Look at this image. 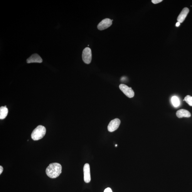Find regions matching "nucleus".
<instances>
[{"label": "nucleus", "mask_w": 192, "mask_h": 192, "mask_svg": "<svg viewBox=\"0 0 192 192\" xmlns=\"http://www.w3.org/2000/svg\"><path fill=\"white\" fill-rule=\"evenodd\" d=\"M62 166L60 164L53 163L50 164L46 169V173L51 178H56L60 175L62 172Z\"/></svg>", "instance_id": "obj_1"}, {"label": "nucleus", "mask_w": 192, "mask_h": 192, "mask_svg": "<svg viewBox=\"0 0 192 192\" xmlns=\"http://www.w3.org/2000/svg\"><path fill=\"white\" fill-rule=\"evenodd\" d=\"M46 129L45 127L39 125L33 130L31 135V137L34 141H38L43 139L45 136Z\"/></svg>", "instance_id": "obj_2"}, {"label": "nucleus", "mask_w": 192, "mask_h": 192, "mask_svg": "<svg viewBox=\"0 0 192 192\" xmlns=\"http://www.w3.org/2000/svg\"><path fill=\"white\" fill-rule=\"evenodd\" d=\"M83 60L85 63L89 64L92 59V51L89 48H86L84 49L82 53Z\"/></svg>", "instance_id": "obj_3"}, {"label": "nucleus", "mask_w": 192, "mask_h": 192, "mask_svg": "<svg viewBox=\"0 0 192 192\" xmlns=\"http://www.w3.org/2000/svg\"><path fill=\"white\" fill-rule=\"evenodd\" d=\"M120 89L127 97L132 98L134 97L135 93L131 87H129L124 84H121L119 85Z\"/></svg>", "instance_id": "obj_4"}, {"label": "nucleus", "mask_w": 192, "mask_h": 192, "mask_svg": "<svg viewBox=\"0 0 192 192\" xmlns=\"http://www.w3.org/2000/svg\"><path fill=\"white\" fill-rule=\"evenodd\" d=\"M121 123L120 119L116 118L111 121L108 126V131L110 132H113L115 131L119 128Z\"/></svg>", "instance_id": "obj_5"}, {"label": "nucleus", "mask_w": 192, "mask_h": 192, "mask_svg": "<svg viewBox=\"0 0 192 192\" xmlns=\"http://www.w3.org/2000/svg\"><path fill=\"white\" fill-rule=\"evenodd\" d=\"M112 21L109 18L103 20L98 25V29L100 30H103L107 29L112 25Z\"/></svg>", "instance_id": "obj_6"}, {"label": "nucleus", "mask_w": 192, "mask_h": 192, "mask_svg": "<svg viewBox=\"0 0 192 192\" xmlns=\"http://www.w3.org/2000/svg\"><path fill=\"white\" fill-rule=\"evenodd\" d=\"M84 179L86 183H89L91 181L90 168L89 164L86 163L83 168Z\"/></svg>", "instance_id": "obj_7"}, {"label": "nucleus", "mask_w": 192, "mask_h": 192, "mask_svg": "<svg viewBox=\"0 0 192 192\" xmlns=\"http://www.w3.org/2000/svg\"><path fill=\"white\" fill-rule=\"evenodd\" d=\"M42 62V59L40 56L36 53L33 54L27 60V63H41Z\"/></svg>", "instance_id": "obj_8"}, {"label": "nucleus", "mask_w": 192, "mask_h": 192, "mask_svg": "<svg viewBox=\"0 0 192 192\" xmlns=\"http://www.w3.org/2000/svg\"><path fill=\"white\" fill-rule=\"evenodd\" d=\"M189 11V9L188 8H185L183 9L177 18V21L179 23H183L186 18Z\"/></svg>", "instance_id": "obj_9"}, {"label": "nucleus", "mask_w": 192, "mask_h": 192, "mask_svg": "<svg viewBox=\"0 0 192 192\" xmlns=\"http://www.w3.org/2000/svg\"><path fill=\"white\" fill-rule=\"evenodd\" d=\"M176 115L179 118L183 117H189L191 116L190 113L188 110L184 109L178 110L176 112Z\"/></svg>", "instance_id": "obj_10"}, {"label": "nucleus", "mask_w": 192, "mask_h": 192, "mask_svg": "<svg viewBox=\"0 0 192 192\" xmlns=\"http://www.w3.org/2000/svg\"><path fill=\"white\" fill-rule=\"evenodd\" d=\"M8 114V108L5 107H2L0 108V119H5Z\"/></svg>", "instance_id": "obj_11"}, {"label": "nucleus", "mask_w": 192, "mask_h": 192, "mask_svg": "<svg viewBox=\"0 0 192 192\" xmlns=\"http://www.w3.org/2000/svg\"><path fill=\"white\" fill-rule=\"evenodd\" d=\"M171 102L174 107H177L180 105V101L179 98L176 96H174L171 98Z\"/></svg>", "instance_id": "obj_12"}, {"label": "nucleus", "mask_w": 192, "mask_h": 192, "mask_svg": "<svg viewBox=\"0 0 192 192\" xmlns=\"http://www.w3.org/2000/svg\"><path fill=\"white\" fill-rule=\"evenodd\" d=\"M184 101L188 103V104L190 106L192 107V97L190 95H187L186 97L184 98Z\"/></svg>", "instance_id": "obj_13"}, {"label": "nucleus", "mask_w": 192, "mask_h": 192, "mask_svg": "<svg viewBox=\"0 0 192 192\" xmlns=\"http://www.w3.org/2000/svg\"><path fill=\"white\" fill-rule=\"evenodd\" d=\"M162 0H152V2L154 4H157L162 2Z\"/></svg>", "instance_id": "obj_14"}, {"label": "nucleus", "mask_w": 192, "mask_h": 192, "mask_svg": "<svg viewBox=\"0 0 192 192\" xmlns=\"http://www.w3.org/2000/svg\"><path fill=\"white\" fill-rule=\"evenodd\" d=\"M104 192H112L111 189L108 188L105 190Z\"/></svg>", "instance_id": "obj_15"}, {"label": "nucleus", "mask_w": 192, "mask_h": 192, "mask_svg": "<svg viewBox=\"0 0 192 192\" xmlns=\"http://www.w3.org/2000/svg\"><path fill=\"white\" fill-rule=\"evenodd\" d=\"M3 171V167L1 166H0V174H1L2 172Z\"/></svg>", "instance_id": "obj_16"}, {"label": "nucleus", "mask_w": 192, "mask_h": 192, "mask_svg": "<svg viewBox=\"0 0 192 192\" xmlns=\"http://www.w3.org/2000/svg\"><path fill=\"white\" fill-rule=\"evenodd\" d=\"M180 25V23H179V22H177V23L176 24V27H178Z\"/></svg>", "instance_id": "obj_17"}, {"label": "nucleus", "mask_w": 192, "mask_h": 192, "mask_svg": "<svg viewBox=\"0 0 192 192\" xmlns=\"http://www.w3.org/2000/svg\"><path fill=\"white\" fill-rule=\"evenodd\" d=\"M117 144H116V145H115V146H116V147H117Z\"/></svg>", "instance_id": "obj_18"}, {"label": "nucleus", "mask_w": 192, "mask_h": 192, "mask_svg": "<svg viewBox=\"0 0 192 192\" xmlns=\"http://www.w3.org/2000/svg\"><path fill=\"white\" fill-rule=\"evenodd\" d=\"M112 21H113V20H112Z\"/></svg>", "instance_id": "obj_19"}]
</instances>
